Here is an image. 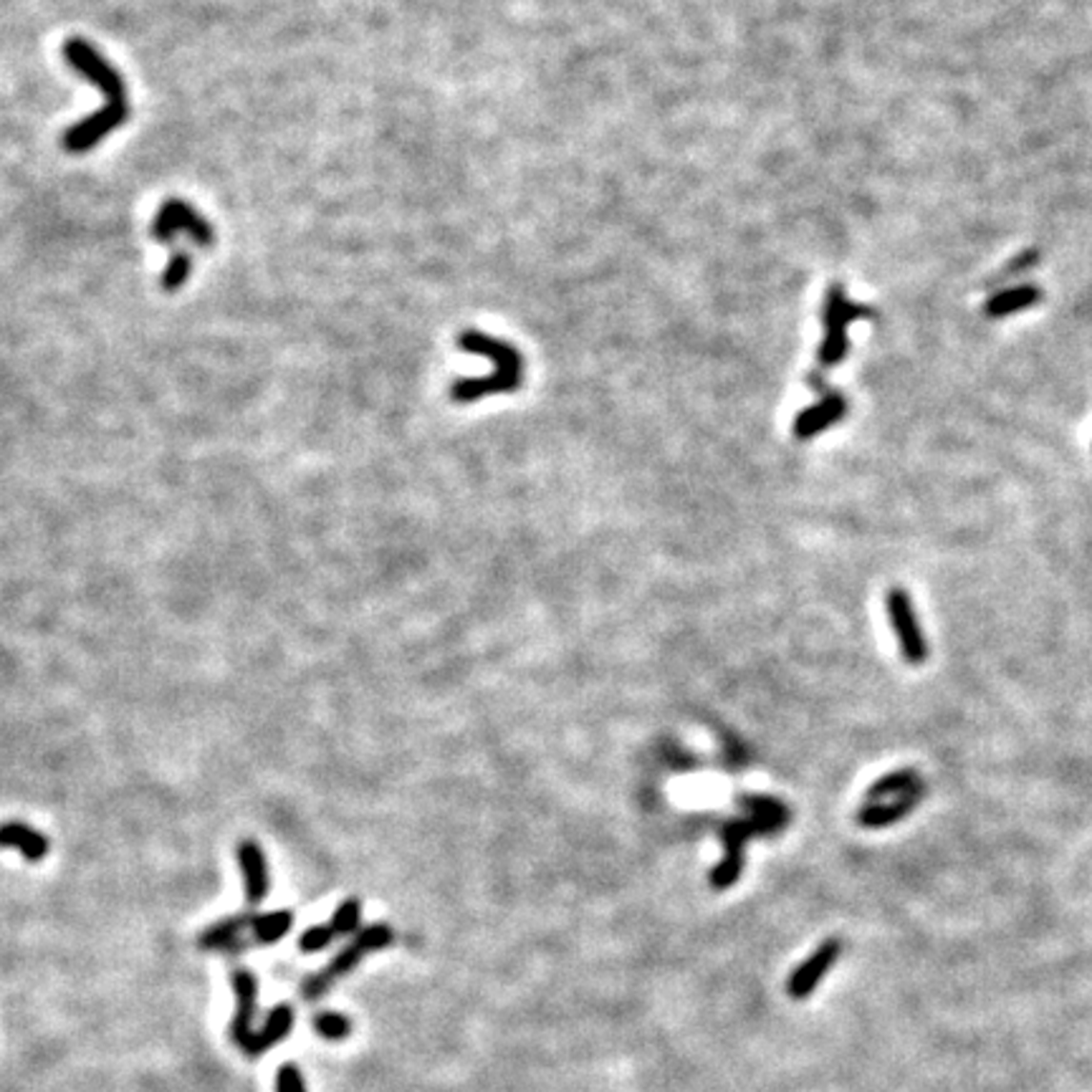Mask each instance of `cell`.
Wrapping results in <instances>:
<instances>
[{
	"instance_id": "cell-1",
	"label": "cell",
	"mask_w": 1092,
	"mask_h": 1092,
	"mask_svg": "<svg viewBox=\"0 0 1092 1092\" xmlns=\"http://www.w3.org/2000/svg\"><path fill=\"white\" fill-rule=\"evenodd\" d=\"M461 349H468L473 355H484L493 360L496 372L491 377H478V380H458L450 390V398L456 402H473L478 398L493 395V392H514L521 382V360L514 349L496 341L491 337H484L478 332H465L461 337Z\"/></svg>"
},
{
	"instance_id": "cell-2",
	"label": "cell",
	"mask_w": 1092,
	"mask_h": 1092,
	"mask_svg": "<svg viewBox=\"0 0 1092 1092\" xmlns=\"http://www.w3.org/2000/svg\"><path fill=\"white\" fill-rule=\"evenodd\" d=\"M885 608H888L890 625L896 629L903 660L908 666H923L928 660V655H931V648H928V640L926 635H923V629H920L918 615H916V608H913L911 594L905 592L903 587H893V589H888V594H885Z\"/></svg>"
},
{
	"instance_id": "cell-3",
	"label": "cell",
	"mask_w": 1092,
	"mask_h": 1092,
	"mask_svg": "<svg viewBox=\"0 0 1092 1092\" xmlns=\"http://www.w3.org/2000/svg\"><path fill=\"white\" fill-rule=\"evenodd\" d=\"M64 56L66 61L72 64L73 72H79L81 76H87L96 89H102V94L107 96L109 102L127 104L124 79L94 52V46L87 44L84 38H69L64 46Z\"/></svg>"
},
{
	"instance_id": "cell-4",
	"label": "cell",
	"mask_w": 1092,
	"mask_h": 1092,
	"mask_svg": "<svg viewBox=\"0 0 1092 1092\" xmlns=\"http://www.w3.org/2000/svg\"><path fill=\"white\" fill-rule=\"evenodd\" d=\"M756 834H772V830H769L764 822H759L756 817L733 819V822L724 825V830H721V839H724L726 853L724 860L718 862L716 870L711 873V885H713V888L716 890L731 888V885L741 877V870H744V847L746 842L752 837H756Z\"/></svg>"
},
{
	"instance_id": "cell-5",
	"label": "cell",
	"mask_w": 1092,
	"mask_h": 1092,
	"mask_svg": "<svg viewBox=\"0 0 1092 1092\" xmlns=\"http://www.w3.org/2000/svg\"><path fill=\"white\" fill-rule=\"evenodd\" d=\"M177 231L188 233L197 246H213V228H210L208 220L197 216L185 200L173 197V200L162 203V208L157 210L153 223V236L159 243H167V240H173Z\"/></svg>"
},
{
	"instance_id": "cell-6",
	"label": "cell",
	"mask_w": 1092,
	"mask_h": 1092,
	"mask_svg": "<svg viewBox=\"0 0 1092 1092\" xmlns=\"http://www.w3.org/2000/svg\"><path fill=\"white\" fill-rule=\"evenodd\" d=\"M130 107L127 104H112L102 107L94 114H89L84 122H76L69 127L64 134V147L69 153H87L96 142H102L109 132H114L119 124L127 122Z\"/></svg>"
},
{
	"instance_id": "cell-7",
	"label": "cell",
	"mask_w": 1092,
	"mask_h": 1092,
	"mask_svg": "<svg viewBox=\"0 0 1092 1092\" xmlns=\"http://www.w3.org/2000/svg\"><path fill=\"white\" fill-rule=\"evenodd\" d=\"M842 954V943L837 938L825 940L814 954L796 966V971L789 977L787 991L792 999H807L812 991L817 989V984L825 979V974L834 966V961Z\"/></svg>"
},
{
	"instance_id": "cell-8",
	"label": "cell",
	"mask_w": 1092,
	"mask_h": 1092,
	"mask_svg": "<svg viewBox=\"0 0 1092 1092\" xmlns=\"http://www.w3.org/2000/svg\"><path fill=\"white\" fill-rule=\"evenodd\" d=\"M231 981L233 989H236V1017L231 1021V1037L243 1049L254 1037L251 1021H254L256 999H258V981L248 969L233 971Z\"/></svg>"
},
{
	"instance_id": "cell-9",
	"label": "cell",
	"mask_w": 1092,
	"mask_h": 1092,
	"mask_svg": "<svg viewBox=\"0 0 1092 1092\" xmlns=\"http://www.w3.org/2000/svg\"><path fill=\"white\" fill-rule=\"evenodd\" d=\"M238 865L246 880V897L251 905H258L266 900L268 896V862L266 855L260 850L258 842L254 839H243L238 842Z\"/></svg>"
},
{
	"instance_id": "cell-10",
	"label": "cell",
	"mask_w": 1092,
	"mask_h": 1092,
	"mask_svg": "<svg viewBox=\"0 0 1092 1092\" xmlns=\"http://www.w3.org/2000/svg\"><path fill=\"white\" fill-rule=\"evenodd\" d=\"M923 794H926V789H923V792H913V794L897 796V799H890V802L862 804L860 812H857V825L868 827V830H880V827L896 825V822L905 819L916 807H918Z\"/></svg>"
},
{
	"instance_id": "cell-11",
	"label": "cell",
	"mask_w": 1092,
	"mask_h": 1092,
	"mask_svg": "<svg viewBox=\"0 0 1092 1092\" xmlns=\"http://www.w3.org/2000/svg\"><path fill=\"white\" fill-rule=\"evenodd\" d=\"M364 954H367V948H364L362 943L355 938L347 948H341L340 954L334 956L326 969H321L319 974H314V977L306 981L304 991H301V994H304L306 999H319L326 989H329V986L334 984V981H337V979L347 977L349 971L355 969L357 963L362 961Z\"/></svg>"
},
{
	"instance_id": "cell-12",
	"label": "cell",
	"mask_w": 1092,
	"mask_h": 1092,
	"mask_svg": "<svg viewBox=\"0 0 1092 1092\" xmlns=\"http://www.w3.org/2000/svg\"><path fill=\"white\" fill-rule=\"evenodd\" d=\"M251 918H254V913H238L233 918L217 920L216 926L203 931L200 946L208 948V951H231V954H238V951L248 946L243 936L251 934Z\"/></svg>"
},
{
	"instance_id": "cell-13",
	"label": "cell",
	"mask_w": 1092,
	"mask_h": 1092,
	"mask_svg": "<svg viewBox=\"0 0 1092 1092\" xmlns=\"http://www.w3.org/2000/svg\"><path fill=\"white\" fill-rule=\"evenodd\" d=\"M291 1027H294V1009H291L289 1004L274 1006V1009L268 1012V1020L266 1024H263V1029H260V1032H254V1037H251V1041L243 1047V1052H246L248 1057L263 1055V1052H268L274 1044L286 1040V1037L291 1035Z\"/></svg>"
},
{
	"instance_id": "cell-14",
	"label": "cell",
	"mask_w": 1092,
	"mask_h": 1092,
	"mask_svg": "<svg viewBox=\"0 0 1092 1092\" xmlns=\"http://www.w3.org/2000/svg\"><path fill=\"white\" fill-rule=\"evenodd\" d=\"M850 314L853 312H850L847 301L839 297V291L834 289L833 297H827V334L833 332V337H827L825 347L819 352V362H822V367H833L839 357L845 355L842 334H845V324Z\"/></svg>"
},
{
	"instance_id": "cell-15",
	"label": "cell",
	"mask_w": 1092,
	"mask_h": 1092,
	"mask_svg": "<svg viewBox=\"0 0 1092 1092\" xmlns=\"http://www.w3.org/2000/svg\"><path fill=\"white\" fill-rule=\"evenodd\" d=\"M845 413H847L845 400L839 398V395H825V400H822L819 405L804 410V413L796 418L794 425L796 438L810 441V438L819 435L822 430H827V427H833Z\"/></svg>"
},
{
	"instance_id": "cell-16",
	"label": "cell",
	"mask_w": 1092,
	"mask_h": 1092,
	"mask_svg": "<svg viewBox=\"0 0 1092 1092\" xmlns=\"http://www.w3.org/2000/svg\"><path fill=\"white\" fill-rule=\"evenodd\" d=\"M0 847H10L26 857L29 862H41L49 855V837L36 833L33 827L21 825V822H6L0 825Z\"/></svg>"
},
{
	"instance_id": "cell-17",
	"label": "cell",
	"mask_w": 1092,
	"mask_h": 1092,
	"mask_svg": "<svg viewBox=\"0 0 1092 1092\" xmlns=\"http://www.w3.org/2000/svg\"><path fill=\"white\" fill-rule=\"evenodd\" d=\"M926 784L920 779L916 769H897L893 774H885L868 789V802H885V799H897V796L923 792Z\"/></svg>"
},
{
	"instance_id": "cell-18",
	"label": "cell",
	"mask_w": 1092,
	"mask_h": 1092,
	"mask_svg": "<svg viewBox=\"0 0 1092 1092\" xmlns=\"http://www.w3.org/2000/svg\"><path fill=\"white\" fill-rule=\"evenodd\" d=\"M291 926H294V913L286 911V908H283V911L266 913V916L254 913V918H251V936H254V943H263V946H268V943L281 940L283 936L289 934Z\"/></svg>"
},
{
	"instance_id": "cell-19",
	"label": "cell",
	"mask_w": 1092,
	"mask_h": 1092,
	"mask_svg": "<svg viewBox=\"0 0 1092 1092\" xmlns=\"http://www.w3.org/2000/svg\"><path fill=\"white\" fill-rule=\"evenodd\" d=\"M741 804H744L746 810L752 812V817H756L759 822H764V825L772 830V834L781 833V830L787 827L789 810L779 802V799H774V796L749 794V796H741Z\"/></svg>"
},
{
	"instance_id": "cell-20",
	"label": "cell",
	"mask_w": 1092,
	"mask_h": 1092,
	"mask_svg": "<svg viewBox=\"0 0 1092 1092\" xmlns=\"http://www.w3.org/2000/svg\"><path fill=\"white\" fill-rule=\"evenodd\" d=\"M314 1032L326 1041H341L352 1035V1020L340 1012H319L314 1017Z\"/></svg>"
},
{
	"instance_id": "cell-21",
	"label": "cell",
	"mask_w": 1092,
	"mask_h": 1092,
	"mask_svg": "<svg viewBox=\"0 0 1092 1092\" xmlns=\"http://www.w3.org/2000/svg\"><path fill=\"white\" fill-rule=\"evenodd\" d=\"M360 920H362V903L357 897H347L334 911L329 926H332L334 936H355L360 931Z\"/></svg>"
},
{
	"instance_id": "cell-22",
	"label": "cell",
	"mask_w": 1092,
	"mask_h": 1092,
	"mask_svg": "<svg viewBox=\"0 0 1092 1092\" xmlns=\"http://www.w3.org/2000/svg\"><path fill=\"white\" fill-rule=\"evenodd\" d=\"M190 276V256L188 254H175L167 263L165 274H162V289L165 291H177L185 286Z\"/></svg>"
},
{
	"instance_id": "cell-23",
	"label": "cell",
	"mask_w": 1092,
	"mask_h": 1092,
	"mask_svg": "<svg viewBox=\"0 0 1092 1092\" xmlns=\"http://www.w3.org/2000/svg\"><path fill=\"white\" fill-rule=\"evenodd\" d=\"M355 938L367 948L369 954V951H382L384 946H390L392 940H395V931L387 923H372V926L357 931Z\"/></svg>"
},
{
	"instance_id": "cell-24",
	"label": "cell",
	"mask_w": 1092,
	"mask_h": 1092,
	"mask_svg": "<svg viewBox=\"0 0 1092 1092\" xmlns=\"http://www.w3.org/2000/svg\"><path fill=\"white\" fill-rule=\"evenodd\" d=\"M332 940H334L332 926H312L301 934V938H299V948H301L304 954H319V951H324Z\"/></svg>"
},
{
	"instance_id": "cell-25",
	"label": "cell",
	"mask_w": 1092,
	"mask_h": 1092,
	"mask_svg": "<svg viewBox=\"0 0 1092 1092\" xmlns=\"http://www.w3.org/2000/svg\"><path fill=\"white\" fill-rule=\"evenodd\" d=\"M276 1092H306V1080L294 1062H286L276 1072Z\"/></svg>"
}]
</instances>
